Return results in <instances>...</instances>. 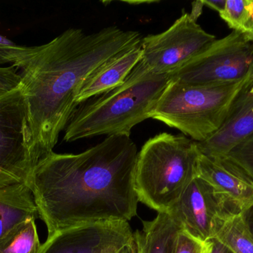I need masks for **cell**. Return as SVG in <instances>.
Returning a JSON list of instances; mask_svg holds the SVG:
<instances>
[{
	"label": "cell",
	"mask_w": 253,
	"mask_h": 253,
	"mask_svg": "<svg viewBox=\"0 0 253 253\" xmlns=\"http://www.w3.org/2000/svg\"><path fill=\"white\" fill-rule=\"evenodd\" d=\"M138 152L129 136L113 135L79 154L53 152L41 159L26 184L47 237L72 227L128 222L136 216Z\"/></svg>",
	"instance_id": "obj_1"
},
{
	"label": "cell",
	"mask_w": 253,
	"mask_h": 253,
	"mask_svg": "<svg viewBox=\"0 0 253 253\" xmlns=\"http://www.w3.org/2000/svg\"><path fill=\"white\" fill-rule=\"evenodd\" d=\"M141 40L138 31L117 26L91 34L70 28L46 44L34 46L21 67L20 75L40 160L53 152L59 135L77 110L76 98L86 79Z\"/></svg>",
	"instance_id": "obj_2"
},
{
	"label": "cell",
	"mask_w": 253,
	"mask_h": 253,
	"mask_svg": "<svg viewBox=\"0 0 253 253\" xmlns=\"http://www.w3.org/2000/svg\"><path fill=\"white\" fill-rule=\"evenodd\" d=\"M169 82V75L153 72L141 59L123 84L90 98L77 108L65 128L64 141L73 142L100 135L129 137L132 128L151 118Z\"/></svg>",
	"instance_id": "obj_3"
},
{
	"label": "cell",
	"mask_w": 253,
	"mask_h": 253,
	"mask_svg": "<svg viewBox=\"0 0 253 253\" xmlns=\"http://www.w3.org/2000/svg\"><path fill=\"white\" fill-rule=\"evenodd\" d=\"M200 154L197 143L183 134L164 132L150 138L135 163L134 187L139 202L168 213L197 178Z\"/></svg>",
	"instance_id": "obj_4"
},
{
	"label": "cell",
	"mask_w": 253,
	"mask_h": 253,
	"mask_svg": "<svg viewBox=\"0 0 253 253\" xmlns=\"http://www.w3.org/2000/svg\"><path fill=\"white\" fill-rule=\"evenodd\" d=\"M253 86V75L236 83L190 86L169 81L151 118L181 131L197 143L222 126L236 101Z\"/></svg>",
	"instance_id": "obj_5"
},
{
	"label": "cell",
	"mask_w": 253,
	"mask_h": 253,
	"mask_svg": "<svg viewBox=\"0 0 253 253\" xmlns=\"http://www.w3.org/2000/svg\"><path fill=\"white\" fill-rule=\"evenodd\" d=\"M253 75V40L237 31L208 45L178 69L169 81L190 86L236 83Z\"/></svg>",
	"instance_id": "obj_6"
},
{
	"label": "cell",
	"mask_w": 253,
	"mask_h": 253,
	"mask_svg": "<svg viewBox=\"0 0 253 253\" xmlns=\"http://www.w3.org/2000/svg\"><path fill=\"white\" fill-rule=\"evenodd\" d=\"M39 161L21 84L0 95V188L26 184Z\"/></svg>",
	"instance_id": "obj_7"
},
{
	"label": "cell",
	"mask_w": 253,
	"mask_h": 253,
	"mask_svg": "<svg viewBox=\"0 0 253 253\" xmlns=\"http://www.w3.org/2000/svg\"><path fill=\"white\" fill-rule=\"evenodd\" d=\"M215 40L184 13L166 31L141 38V60L153 72L169 75Z\"/></svg>",
	"instance_id": "obj_8"
},
{
	"label": "cell",
	"mask_w": 253,
	"mask_h": 253,
	"mask_svg": "<svg viewBox=\"0 0 253 253\" xmlns=\"http://www.w3.org/2000/svg\"><path fill=\"white\" fill-rule=\"evenodd\" d=\"M168 213L182 231L207 242L215 239L230 214L238 212L208 183L197 177Z\"/></svg>",
	"instance_id": "obj_9"
},
{
	"label": "cell",
	"mask_w": 253,
	"mask_h": 253,
	"mask_svg": "<svg viewBox=\"0 0 253 253\" xmlns=\"http://www.w3.org/2000/svg\"><path fill=\"white\" fill-rule=\"evenodd\" d=\"M133 240L127 221H111L67 229L48 236L39 253H117Z\"/></svg>",
	"instance_id": "obj_10"
},
{
	"label": "cell",
	"mask_w": 253,
	"mask_h": 253,
	"mask_svg": "<svg viewBox=\"0 0 253 253\" xmlns=\"http://www.w3.org/2000/svg\"><path fill=\"white\" fill-rule=\"evenodd\" d=\"M197 177L208 183L238 212H243L253 204V181L222 157L201 154Z\"/></svg>",
	"instance_id": "obj_11"
},
{
	"label": "cell",
	"mask_w": 253,
	"mask_h": 253,
	"mask_svg": "<svg viewBox=\"0 0 253 253\" xmlns=\"http://www.w3.org/2000/svg\"><path fill=\"white\" fill-rule=\"evenodd\" d=\"M253 134V86L236 101L221 127L206 141L196 143L201 154L218 157Z\"/></svg>",
	"instance_id": "obj_12"
},
{
	"label": "cell",
	"mask_w": 253,
	"mask_h": 253,
	"mask_svg": "<svg viewBox=\"0 0 253 253\" xmlns=\"http://www.w3.org/2000/svg\"><path fill=\"white\" fill-rule=\"evenodd\" d=\"M141 58L140 43L102 64L83 83L76 98L77 105L123 84Z\"/></svg>",
	"instance_id": "obj_13"
},
{
	"label": "cell",
	"mask_w": 253,
	"mask_h": 253,
	"mask_svg": "<svg viewBox=\"0 0 253 253\" xmlns=\"http://www.w3.org/2000/svg\"><path fill=\"white\" fill-rule=\"evenodd\" d=\"M38 218L34 196L25 183L0 188V238L22 221Z\"/></svg>",
	"instance_id": "obj_14"
},
{
	"label": "cell",
	"mask_w": 253,
	"mask_h": 253,
	"mask_svg": "<svg viewBox=\"0 0 253 253\" xmlns=\"http://www.w3.org/2000/svg\"><path fill=\"white\" fill-rule=\"evenodd\" d=\"M181 229L167 213H158L150 221L143 222L141 231L133 233L134 240L141 253H175Z\"/></svg>",
	"instance_id": "obj_15"
},
{
	"label": "cell",
	"mask_w": 253,
	"mask_h": 253,
	"mask_svg": "<svg viewBox=\"0 0 253 253\" xmlns=\"http://www.w3.org/2000/svg\"><path fill=\"white\" fill-rule=\"evenodd\" d=\"M213 239L218 241L231 253H253V236L242 212L230 214Z\"/></svg>",
	"instance_id": "obj_16"
},
{
	"label": "cell",
	"mask_w": 253,
	"mask_h": 253,
	"mask_svg": "<svg viewBox=\"0 0 253 253\" xmlns=\"http://www.w3.org/2000/svg\"><path fill=\"white\" fill-rule=\"evenodd\" d=\"M35 221L25 220L0 238V253H39L42 245Z\"/></svg>",
	"instance_id": "obj_17"
},
{
	"label": "cell",
	"mask_w": 253,
	"mask_h": 253,
	"mask_svg": "<svg viewBox=\"0 0 253 253\" xmlns=\"http://www.w3.org/2000/svg\"><path fill=\"white\" fill-rule=\"evenodd\" d=\"M219 15L233 31L253 40V0H227Z\"/></svg>",
	"instance_id": "obj_18"
},
{
	"label": "cell",
	"mask_w": 253,
	"mask_h": 253,
	"mask_svg": "<svg viewBox=\"0 0 253 253\" xmlns=\"http://www.w3.org/2000/svg\"><path fill=\"white\" fill-rule=\"evenodd\" d=\"M218 157L236 166L253 182V134Z\"/></svg>",
	"instance_id": "obj_19"
},
{
	"label": "cell",
	"mask_w": 253,
	"mask_h": 253,
	"mask_svg": "<svg viewBox=\"0 0 253 253\" xmlns=\"http://www.w3.org/2000/svg\"><path fill=\"white\" fill-rule=\"evenodd\" d=\"M33 50L34 46H19L0 34V64L9 63L15 68H21Z\"/></svg>",
	"instance_id": "obj_20"
},
{
	"label": "cell",
	"mask_w": 253,
	"mask_h": 253,
	"mask_svg": "<svg viewBox=\"0 0 253 253\" xmlns=\"http://www.w3.org/2000/svg\"><path fill=\"white\" fill-rule=\"evenodd\" d=\"M211 241L201 242L181 230L178 235L175 253H210Z\"/></svg>",
	"instance_id": "obj_21"
},
{
	"label": "cell",
	"mask_w": 253,
	"mask_h": 253,
	"mask_svg": "<svg viewBox=\"0 0 253 253\" xmlns=\"http://www.w3.org/2000/svg\"><path fill=\"white\" fill-rule=\"evenodd\" d=\"M227 0H207L202 1L204 5L208 6L213 10H216L218 13H221L224 10Z\"/></svg>",
	"instance_id": "obj_22"
},
{
	"label": "cell",
	"mask_w": 253,
	"mask_h": 253,
	"mask_svg": "<svg viewBox=\"0 0 253 253\" xmlns=\"http://www.w3.org/2000/svg\"><path fill=\"white\" fill-rule=\"evenodd\" d=\"M242 214L248 230L253 236V204L251 207L242 212Z\"/></svg>",
	"instance_id": "obj_23"
},
{
	"label": "cell",
	"mask_w": 253,
	"mask_h": 253,
	"mask_svg": "<svg viewBox=\"0 0 253 253\" xmlns=\"http://www.w3.org/2000/svg\"><path fill=\"white\" fill-rule=\"evenodd\" d=\"M211 248L210 253H231L216 239H212L211 240Z\"/></svg>",
	"instance_id": "obj_24"
},
{
	"label": "cell",
	"mask_w": 253,
	"mask_h": 253,
	"mask_svg": "<svg viewBox=\"0 0 253 253\" xmlns=\"http://www.w3.org/2000/svg\"><path fill=\"white\" fill-rule=\"evenodd\" d=\"M193 10H192L191 13H190V14L191 15L193 19L197 21L198 18L202 14V9H203V6L205 5H204L202 1H195L193 3Z\"/></svg>",
	"instance_id": "obj_25"
},
{
	"label": "cell",
	"mask_w": 253,
	"mask_h": 253,
	"mask_svg": "<svg viewBox=\"0 0 253 253\" xmlns=\"http://www.w3.org/2000/svg\"><path fill=\"white\" fill-rule=\"evenodd\" d=\"M117 253H138V249H137L136 244L134 240V236L133 240L132 242L123 246Z\"/></svg>",
	"instance_id": "obj_26"
},
{
	"label": "cell",
	"mask_w": 253,
	"mask_h": 253,
	"mask_svg": "<svg viewBox=\"0 0 253 253\" xmlns=\"http://www.w3.org/2000/svg\"><path fill=\"white\" fill-rule=\"evenodd\" d=\"M124 2H127L129 3V4H141V3H156L157 2V1H124Z\"/></svg>",
	"instance_id": "obj_27"
},
{
	"label": "cell",
	"mask_w": 253,
	"mask_h": 253,
	"mask_svg": "<svg viewBox=\"0 0 253 253\" xmlns=\"http://www.w3.org/2000/svg\"><path fill=\"white\" fill-rule=\"evenodd\" d=\"M138 253H141V251H140V249L138 248Z\"/></svg>",
	"instance_id": "obj_28"
},
{
	"label": "cell",
	"mask_w": 253,
	"mask_h": 253,
	"mask_svg": "<svg viewBox=\"0 0 253 253\" xmlns=\"http://www.w3.org/2000/svg\"><path fill=\"white\" fill-rule=\"evenodd\" d=\"M1 94H3V93H0V95H1Z\"/></svg>",
	"instance_id": "obj_29"
}]
</instances>
